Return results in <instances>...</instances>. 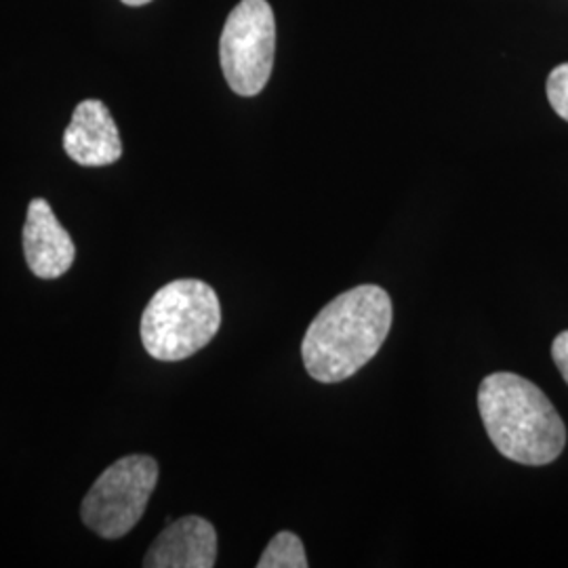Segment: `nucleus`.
Returning <instances> with one entry per match:
<instances>
[{"mask_svg":"<svg viewBox=\"0 0 568 568\" xmlns=\"http://www.w3.org/2000/svg\"><path fill=\"white\" fill-rule=\"evenodd\" d=\"M392 300L382 286L361 284L326 304L305 331V371L321 384H339L375 358L392 328Z\"/></svg>","mask_w":568,"mask_h":568,"instance_id":"1","label":"nucleus"},{"mask_svg":"<svg viewBox=\"0 0 568 568\" xmlns=\"http://www.w3.org/2000/svg\"><path fill=\"white\" fill-rule=\"evenodd\" d=\"M478 408L495 448L516 464L548 466L567 445V427L548 396L520 375L493 373L478 389Z\"/></svg>","mask_w":568,"mask_h":568,"instance_id":"2","label":"nucleus"},{"mask_svg":"<svg viewBox=\"0 0 568 568\" xmlns=\"http://www.w3.org/2000/svg\"><path fill=\"white\" fill-rule=\"evenodd\" d=\"M222 305L211 284L180 278L164 284L145 305L142 344L154 361L178 363L194 356L217 335Z\"/></svg>","mask_w":568,"mask_h":568,"instance_id":"3","label":"nucleus"},{"mask_svg":"<svg viewBox=\"0 0 568 568\" xmlns=\"http://www.w3.org/2000/svg\"><path fill=\"white\" fill-rule=\"evenodd\" d=\"M159 483V464L129 455L108 467L82 499L81 518L103 539H121L142 520Z\"/></svg>","mask_w":568,"mask_h":568,"instance_id":"4","label":"nucleus"},{"mask_svg":"<svg viewBox=\"0 0 568 568\" xmlns=\"http://www.w3.org/2000/svg\"><path fill=\"white\" fill-rule=\"evenodd\" d=\"M276 20L267 0H241L225 20L220 61L230 89L241 98L264 91L274 68Z\"/></svg>","mask_w":568,"mask_h":568,"instance_id":"5","label":"nucleus"},{"mask_svg":"<svg viewBox=\"0 0 568 568\" xmlns=\"http://www.w3.org/2000/svg\"><path fill=\"white\" fill-rule=\"evenodd\" d=\"M21 239L26 264L39 278H60L74 264V243L44 199L28 204Z\"/></svg>","mask_w":568,"mask_h":568,"instance_id":"6","label":"nucleus"},{"mask_svg":"<svg viewBox=\"0 0 568 568\" xmlns=\"http://www.w3.org/2000/svg\"><path fill=\"white\" fill-rule=\"evenodd\" d=\"M65 154L82 166H108L122 156L119 126L100 100H84L77 105L63 133Z\"/></svg>","mask_w":568,"mask_h":568,"instance_id":"7","label":"nucleus"},{"mask_svg":"<svg viewBox=\"0 0 568 568\" xmlns=\"http://www.w3.org/2000/svg\"><path fill=\"white\" fill-rule=\"evenodd\" d=\"M217 562V532L201 516H183L156 537L145 568H211Z\"/></svg>","mask_w":568,"mask_h":568,"instance_id":"8","label":"nucleus"},{"mask_svg":"<svg viewBox=\"0 0 568 568\" xmlns=\"http://www.w3.org/2000/svg\"><path fill=\"white\" fill-rule=\"evenodd\" d=\"M257 568H307L302 539L291 530H281L267 544Z\"/></svg>","mask_w":568,"mask_h":568,"instance_id":"9","label":"nucleus"},{"mask_svg":"<svg viewBox=\"0 0 568 568\" xmlns=\"http://www.w3.org/2000/svg\"><path fill=\"white\" fill-rule=\"evenodd\" d=\"M546 91L554 112L568 122V63H560L549 72Z\"/></svg>","mask_w":568,"mask_h":568,"instance_id":"10","label":"nucleus"},{"mask_svg":"<svg viewBox=\"0 0 568 568\" xmlns=\"http://www.w3.org/2000/svg\"><path fill=\"white\" fill-rule=\"evenodd\" d=\"M551 358H554V363L558 366L560 375L565 377V382L568 384V331L560 333V335L554 339V345H551Z\"/></svg>","mask_w":568,"mask_h":568,"instance_id":"11","label":"nucleus"},{"mask_svg":"<svg viewBox=\"0 0 568 568\" xmlns=\"http://www.w3.org/2000/svg\"><path fill=\"white\" fill-rule=\"evenodd\" d=\"M124 4H129V7H142V4H148V2H152V0H122Z\"/></svg>","mask_w":568,"mask_h":568,"instance_id":"12","label":"nucleus"}]
</instances>
